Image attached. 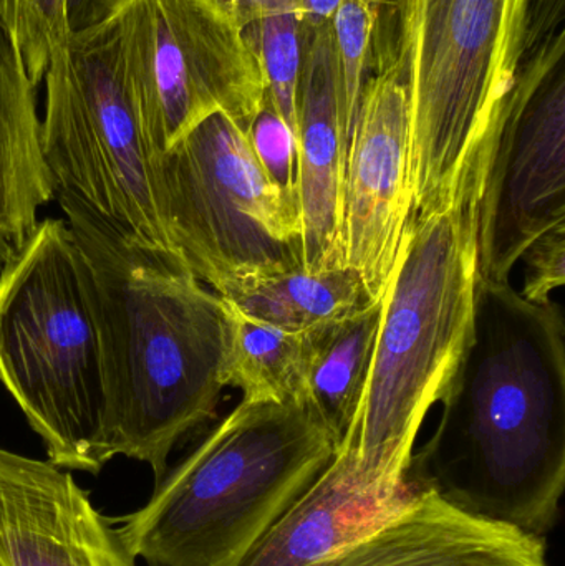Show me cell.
<instances>
[{
    "instance_id": "1",
    "label": "cell",
    "mask_w": 565,
    "mask_h": 566,
    "mask_svg": "<svg viewBox=\"0 0 565 566\" xmlns=\"http://www.w3.org/2000/svg\"><path fill=\"white\" fill-rule=\"evenodd\" d=\"M437 431L411 455L408 484L454 507L546 537L565 485V343L557 303L511 282L478 286L473 339Z\"/></svg>"
},
{
    "instance_id": "2",
    "label": "cell",
    "mask_w": 565,
    "mask_h": 566,
    "mask_svg": "<svg viewBox=\"0 0 565 566\" xmlns=\"http://www.w3.org/2000/svg\"><path fill=\"white\" fill-rule=\"evenodd\" d=\"M95 293L109 458L148 464L158 484L176 446L211 421L222 389L228 306L179 259L56 191Z\"/></svg>"
},
{
    "instance_id": "3",
    "label": "cell",
    "mask_w": 565,
    "mask_h": 566,
    "mask_svg": "<svg viewBox=\"0 0 565 566\" xmlns=\"http://www.w3.org/2000/svg\"><path fill=\"white\" fill-rule=\"evenodd\" d=\"M500 136L470 153L450 192L410 216L381 298L364 398L338 446L350 455L362 491L410 488L418 432L473 339L481 202Z\"/></svg>"
},
{
    "instance_id": "4",
    "label": "cell",
    "mask_w": 565,
    "mask_h": 566,
    "mask_svg": "<svg viewBox=\"0 0 565 566\" xmlns=\"http://www.w3.org/2000/svg\"><path fill=\"white\" fill-rule=\"evenodd\" d=\"M337 451L311 402L242 399L116 531L146 566H241Z\"/></svg>"
},
{
    "instance_id": "5",
    "label": "cell",
    "mask_w": 565,
    "mask_h": 566,
    "mask_svg": "<svg viewBox=\"0 0 565 566\" xmlns=\"http://www.w3.org/2000/svg\"><path fill=\"white\" fill-rule=\"evenodd\" d=\"M564 19L565 0H407L411 214L450 192L470 153L501 133Z\"/></svg>"
},
{
    "instance_id": "6",
    "label": "cell",
    "mask_w": 565,
    "mask_h": 566,
    "mask_svg": "<svg viewBox=\"0 0 565 566\" xmlns=\"http://www.w3.org/2000/svg\"><path fill=\"white\" fill-rule=\"evenodd\" d=\"M0 271V382L49 461L96 475L109 461L95 293L65 219H45Z\"/></svg>"
},
{
    "instance_id": "7",
    "label": "cell",
    "mask_w": 565,
    "mask_h": 566,
    "mask_svg": "<svg viewBox=\"0 0 565 566\" xmlns=\"http://www.w3.org/2000/svg\"><path fill=\"white\" fill-rule=\"evenodd\" d=\"M176 259L212 292L301 271V208L259 165L248 133L216 113L151 163Z\"/></svg>"
},
{
    "instance_id": "8",
    "label": "cell",
    "mask_w": 565,
    "mask_h": 566,
    "mask_svg": "<svg viewBox=\"0 0 565 566\" xmlns=\"http://www.w3.org/2000/svg\"><path fill=\"white\" fill-rule=\"evenodd\" d=\"M43 83L42 146L56 191L171 254L118 15L56 46Z\"/></svg>"
},
{
    "instance_id": "9",
    "label": "cell",
    "mask_w": 565,
    "mask_h": 566,
    "mask_svg": "<svg viewBox=\"0 0 565 566\" xmlns=\"http://www.w3.org/2000/svg\"><path fill=\"white\" fill-rule=\"evenodd\" d=\"M118 20L153 159L216 113L248 133L268 90L264 70L218 0H132Z\"/></svg>"
},
{
    "instance_id": "10",
    "label": "cell",
    "mask_w": 565,
    "mask_h": 566,
    "mask_svg": "<svg viewBox=\"0 0 565 566\" xmlns=\"http://www.w3.org/2000/svg\"><path fill=\"white\" fill-rule=\"evenodd\" d=\"M565 33L524 75L481 202L480 281L511 282L524 252L565 226Z\"/></svg>"
},
{
    "instance_id": "11",
    "label": "cell",
    "mask_w": 565,
    "mask_h": 566,
    "mask_svg": "<svg viewBox=\"0 0 565 566\" xmlns=\"http://www.w3.org/2000/svg\"><path fill=\"white\" fill-rule=\"evenodd\" d=\"M411 216L410 103L400 60L365 83L348 139L344 262L384 298Z\"/></svg>"
},
{
    "instance_id": "12",
    "label": "cell",
    "mask_w": 565,
    "mask_h": 566,
    "mask_svg": "<svg viewBox=\"0 0 565 566\" xmlns=\"http://www.w3.org/2000/svg\"><path fill=\"white\" fill-rule=\"evenodd\" d=\"M0 566H139L72 472L0 448Z\"/></svg>"
},
{
    "instance_id": "13",
    "label": "cell",
    "mask_w": 565,
    "mask_h": 566,
    "mask_svg": "<svg viewBox=\"0 0 565 566\" xmlns=\"http://www.w3.org/2000/svg\"><path fill=\"white\" fill-rule=\"evenodd\" d=\"M350 133L334 30L302 29L297 196L304 271L345 268L342 199Z\"/></svg>"
},
{
    "instance_id": "14",
    "label": "cell",
    "mask_w": 565,
    "mask_h": 566,
    "mask_svg": "<svg viewBox=\"0 0 565 566\" xmlns=\"http://www.w3.org/2000/svg\"><path fill=\"white\" fill-rule=\"evenodd\" d=\"M331 566H547L543 537L454 507L433 491L348 547Z\"/></svg>"
},
{
    "instance_id": "15",
    "label": "cell",
    "mask_w": 565,
    "mask_h": 566,
    "mask_svg": "<svg viewBox=\"0 0 565 566\" xmlns=\"http://www.w3.org/2000/svg\"><path fill=\"white\" fill-rule=\"evenodd\" d=\"M414 485L397 494L362 491L350 455L338 449L317 481L284 512L241 566H331L414 501Z\"/></svg>"
},
{
    "instance_id": "16",
    "label": "cell",
    "mask_w": 565,
    "mask_h": 566,
    "mask_svg": "<svg viewBox=\"0 0 565 566\" xmlns=\"http://www.w3.org/2000/svg\"><path fill=\"white\" fill-rule=\"evenodd\" d=\"M35 90L19 46L0 22V268L32 238L40 208L56 196Z\"/></svg>"
},
{
    "instance_id": "17",
    "label": "cell",
    "mask_w": 565,
    "mask_h": 566,
    "mask_svg": "<svg viewBox=\"0 0 565 566\" xmlns=\"http://www.w3.org/2000/svg\"><path fill=\"white\" fill-rule=\"evenodd\" d=\"M381 300L304 333L308 401L341 446L357 418L380 325Z\"/></svg>"
},
{
    "instance_id": "18",
    "label": "cell",
    "mask_w": 565,
    "mask_h": 566,
    "mask_svg": "<svg viewBox=\"0 0 565 566\" xmlns=\"http://www.w3.org/2000/svg\"><path fill=\"white\" fill-rule=\"evenodd\" d=\"M221 298L255 322L305 333L374 302L354 269L284 272L232 283Z\"/></svg>"
},
{
    "instance_id": "19",
    "label": "cell",
    "mask_w": 565,
    "mask_h": 566,
    "mask_svg": "<svg viewBox=\"0 0 565 566\" xmlns=\"http://www.w3.org/2000/svg\"><path fill=\"white\" fill-rule=\"evenodd\" d=\"M226 306L229 336L222 366L224 388L239 389L244 401L307 402L304 333L284 332L249 318L231 303L226 302Z\"/></svg>"
},
{
    "instance_id": "20",
    "label": "cell",
    "mask_w": 565,
    "mask_h": 566,
    "mask_svg": "<svg viewBox=\"0 0 565 566\" xmlns=\"http://www.w3.org/2000/svg\"><path fill=\"white\" fill-rule=\"evenodd\" d=\"M261 60L269 95L297 146V88L302 65V20L297 10L264 17L244 27Z\"/></svg>"
},
{
    "instance_id": "21",
    "label": "cell",
    "mask_w": 565,
    "mask_h": 566,
    "mask_svg": "<svg viewBox=\"0 0 565 566\" xmlns=\"http://www.w3.org/2000/svg\"><path fill=\"white\" fill-rule=\"evenodd\" d=\"M0 22L19 46L33 85L39 86L53 50L69 40L65 0H0Z\"/></svg>"
},
{
    "instance_id": "22",
    "label": "cell",
    "mask_w": 565,
    "mask_h": 566,
    "mask_svg": "<svg viewBox=\"0 0 565 566\" xmlns=\"http://www.w3.org/2000/svg\"><path fill=\"white\" fill-rule=\"evenodd\" d=\"M332 30L344 82L345 112L352 132L362 92L367 83L365 73L372 62L374 19L364 0H342Z\"/></svg>"
},
{
    "instance_id": "23",
    "label": "cell",
    "mask_w": 565,
    "mask_h": 566,
    "mask_svg": "<svg viewBox=\"0 0 565 566\" xmlns=\"http://www.w3.org/2000/svg\"><path fill=\"white\" fill-rule=\"evenodd\" d=\"M248 138L269 181L287 198L299 202L297 146L268 90L261 109L249 126Z\"/></svg>"
},
{
    "instance_id": "24",
    "label": "cell",
    "mask_w": 565,
    "mask_h": 566,
    "mask_svg": "<svg viewBox=\"0 0 565 566\" xmlns=\"http://www.w3.org/2000/svg\"><path fill=\"white\" fill-rule=\"evenodd\" d=\"M521 261L526 265L521 295L536 305L553 303L554 290L565 283V226L537 239Z\"/></svg>"
},
{
    "instance_id": "25",
    "label": "cell",
    "mask_w": 565,
    "mask_h": 566,
    "mask_svg": "<svg viewBox=\"0 0 565 566\" xmlns=\"http://www.w3.org/2000/svg\"><path fill=\"white\" fill-rule=\"evenodd\" d=\"M374 19L372 62L375 73L385 72L400 60L407 0H364Z\"/></svg>"
},
{
    "instance_id": "26",
    "label": "cell",
    "mask_w": 565,
    "mask_h": 566,
    "mask_svg": "<svg viewBox=\"0 0 565 566\" xmlns=\"http://www.w3.org/2000/svg\"><path fill=\"white\" fill-rule=\"evenodd\" d=\"M132 0H65L69 36L88 32L115 19Z\"/></svg>"
},
{
    "instance_id": "27",
    "label": "cell",
    "mask_w": 565,
    "mask_h": 566,
    "mask_svg": "<svg viewBox=\"0 0 565 566\" xmlns=\"http://www.w3.org/2000/svg\"><path fill=\"white\" fill-rule=\"evenodd\" d=\"M218 2L234 17L242 29L264 17L292 12V10L299 12V0H218Z\"/></svg>"
},
{
    "instance_id": "28",
    "label": "cell",
    "mask_w": 565,
    "mask_h": 566,
    "mask_svg": "<svg viewBox=\"0 0 565 566\" xmlns=\"http://www.w3.org/2000/svg\"><path fill=\"white\" fill-rule=\"evenodd\" d=\"M342 0H299L302 29L314 30L332 25Z\"/></svg>"
}]
</instances>
